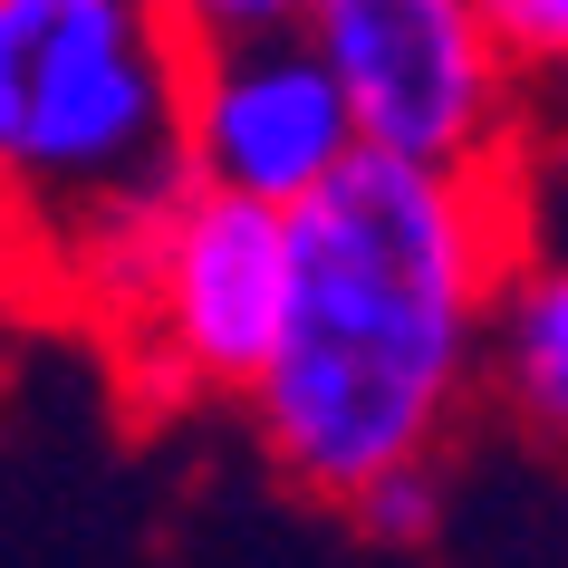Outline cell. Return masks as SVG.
Listing matches in <instances>:
<instances>
[{
  "mask_svg": "<svg viewBox=\"0 0 568 568\" xmlns=\"http://www.w3.org/2000/svg\"><path fill=\"white\" fill-rule=\"evenodd\" d=\"M520 241V174H444L366 145L290 203V308L241 405L308 501L337 510L395 463L453 453L481 405V308Z\"/></svg>",
  "mask_w": 568,
  "mask_h": 568,
  "instance_id": "1",
  "label": "cell"
},
{
  "mask_svg": "<svg viewBox=\"0 0 568 568\" xmlns=\"http://www.w3.org/2000/svg\"><path fill=\"white\" fill-rule=\"evenodd\" d=\"M183 68L164 0H0V308L88 328L116 300L183 193Z\"/></svg>",
  "mask_w": 568,
  "mask_h": 568,
  "instance_id": "2",
  "label": "cell"
},
{
  "mask_svg": "<svg viewBox=\"0 0 568 568\" xmlns=\"http://www.w3.org/2000/svg\"><path fill=\"white\" fill-rule=\"evenodd\" d=\"M280 308H290V212L183 183L135 241L116 300L88 318V337L106 347L135 405L183 415L212 395L232 405L251 395V376L280 347Z\"/></svg>",
  "mask_w": 568,
  "mask_h": 568,
  "instance_id": "3",
  "label": "cell"
},
{
  "mask_svg": "<svg viewBox=\"0 0 568 568\" xmlns=\"http://www.w3.org/2000/svg\"><path fill=\"white\" fill-rule=\"evenodd\" d=\"M300 39L328 59L366 154L520 174V78L481 39L473 0H300Z\"/></svg>",
  "mask_w": 568,
  "mask_h": 568,
  "instance_id": "4",
  "label": "cell"
},
{
  "mask_svg": "<svg viewBox=\"0 0 568 568\" xmlns=\"http://www.w3.org/2000/svg\"><path fill=\"white\" fill-rule=\"evenodd\" d=\"M347 154H357L347 97H337L328 59L300 39V20L193 49V68H183V183L290 212Z\"/></svg>",
  "mask_w": 568,
  "mask_h": 568,
  "instance_id": "5",
  "label": "cell"
},
{
  "mask_svg": "<svg viewBox=\"0 0 568 568\" xmlns=\"http://www.w3.org/2000/svg\"><path fill=\"white\" fill-rule=\"evenodd\" d=\"M481 395L539 444L568 434V270L539 241L510 251L501 290L481 308Z\"/></svg>",
  "mask_w": 568,
  "mask_h": 568,
  "instance_id": "6",
  "label": "cell"
},
{
  "mask_svg": "<svg viewBox=\"0 0 568 568\" xmlns=\"http://www.w3.org/2000/svg\"><path fill=\"white\" fill-rule=\"evenodd\" d=\"M337 510L357 520L366 549H434L444 539V463H395V473H376Z\"/></svg>",
  "mask_w": 568,
  "mask_h": 568,
  "instance_id": "7",
  "label": "cell"
},
{
  "mask_svg": "<svg viewBox=\"0 0 568 568\" xmlns=\"http://www.w3.org/2000/svg\"><path fill=\"white\" fill-rule=\"evenodd\" d=\"M473 20L510 78H549L568 59V0H473Z\"/></svg>",
  "mask_w": 568,
  "mask_h": 568,
  "instance_id": "8",
  "label": "cell"
},
{
  "mask_svg": "<svg viewBox=\"0 0 568 568\" xmlns=\"http://www.w3.org/2000/svg\"><path fill=\"white\" fill-rule=\"evenodd\" d=\"M164 20L203 49V39H241V30H290L300 0H164Z\"/></svg>",
  "mask_w": 568,
  "mask_h": 568,
  "instance_id": "9",
  "label": "cell"
}]
</instances>
